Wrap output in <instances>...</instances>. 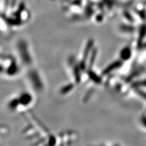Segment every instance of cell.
I'll list each match as a JSON object with an SVG mask.
<instances>
[{
  "instance_id": "6da1fadb",
  "label": "cell",
  "mask_w": 146,
  "mask_h": 146,
  "mask_svg": "<svg viewBox=\"0 0 146 146\" xmlns=\"http://www.w3.org/2000/svg\"><path fill=\"white\" fill-rule=\"evenodd\" d=\"M131 56V51L130 48H124L121 52V57L122 60H128Z\"/></svg>"
}]
</instances>
